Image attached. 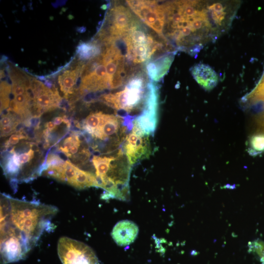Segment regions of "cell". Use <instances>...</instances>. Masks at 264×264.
Returning <instances> with one entry per match:
<instances>
[{
    "instance_id": "cell-1",
    "label": "cell",
    "mask_w": 264,
    "mask_h": 264,
    "mask_svg": "<svg viewBox=\"0 0 264 264\" xmlns=\"http://www.w3.org/2000/svg\"><path fill=\"white\" fill-rule=\"evenodd\" d=\"M0 264L24 259L45 231L55 226L57 207L1 194Z\"/></svg>"
},
{
    "instance_id": "cell-2",
    "label": "cell",
    "mask_w": 264,
    "mask_h": 264,
    "mask_svg": "<svg viewBox=\"0 0 264 264\" xmlns=\"http://www.w3.org/2000/svg\"><path fill=\"white\" fill-rule=\"evenodd\" d=\"M231 22L230 12L222 1H174L166 13L165 37L177 49L194 55L226 32Z\"/></svg>"
},
{
    "instance_id": "cell-3",
    "label": "cell",
    "mask_w": 264,
    "mask_h": 264,
    "mask_svg": "<svg viewBox=\"0 0 264 264\" xmlns=\"http://www.w3.org/2000/svg\"><path fill=\"white\" fill-rule=\"evenodd\" d=\"M146 76L142 71L132 74L124 89L115 93L104 94L101 97V100L117 110L132 112L145 103L147 93L145 94V91L149 83Z\"/></svg>"
},
{
    "instance_id": "cell-4",
    "label": "cell",
    "mask_w": 264,
    "mask_h": 264,
    "mask_svg": "<svg viewBox=\"0 0 264 264\" xmlns=\"http://www.w3.org/2000/svg\"><path fill=\"white\" fill-rule=\"evenodd\" d=\"M57 252L62 264H99L98 258L90 246L69 237L59 239Z\"/></svg>"
},
{
    "instance_id": "cell-5",
    "label": "cell",
    "mask_w": 264,
    "mask_h": 264,
    "mask_svg": "<svg viewBox=\"0 0 264 264\" xmlns=\"http://www.w3.org/2000/svg\"><path fill=\"white\" fill-rule=\"evenodd\" d=\"M132 11L163 39L166 15L165 2L152 0H128Z\"/></svg>"
},
{
    "instance_id": "cell-6",
    "label": "cell",
    "mask_w": 264,
    "mask_h": 264,
    "mask_svg": "<svg viewBox=\"0 0 264 264\" xmlns=\"http://www.w3.org/2000/svg\"><path fill=\"white\" fill-rule=\"evenodd\" d=\"M143 112L135 120L142 132L149 135L154 132L157 123L158 95L155 85L149 82Z\"/></svg>"
},
{
    "instance_id": "cell-7",
    "label": "cell",
    "mask_w": 264,
    "mask_h": 264,
    "mask_svg": "<svg viewBox=\"0 0 264 264\" xmlns=\"http://www.w3.org/2000/svg\"><path fill=\"white\" fill-rule=\"evenodd\" d=\"M107 18L110 36L104 38L123 37L137 22L130 10L122 5H115L112 7Z\"/></svg>"
},
{
    "instance_id": "cell-8",
    "label": "cell",
    "mask_w": 264,
    "mask_h": 264,
    "mask_svg": "<svg viewBox=\"0 0 264 264\" xmlns=\"http://www.w3.org/2000/svg\"><path fill=\"white\" fill-rule=\"evenodd\" d=\"M32 87L35 96V110L40 115L58 107L61 98L56 90L47 88L43 83L35 79Z\"/></svg>"
},
{
    "instance_id": "cell-9",
    "label": "cell",
    "mask_w": 264,
    "mask_h": 264,
    "mask_svg": "<svg viewBox=\"0 0 264 264\" xmlns=\"http://www.w3.org/2000/svg\"><path fill=\"white\" fill-rule=\"evenodd\" d=\"M138 232V227L134 222L129 220H122L115 225L111 236L117 245L127 246L134 241Z\"/></svg>"
},
{
    "instance_id": "cell-10",
    "label": "cell",
    "mask_w": 264,
    "mask_h": 264,
    "mask_svg": "<svg viewBox=\"0 0 264 264\" xmlns=\"http://www.w3.org/2000/svg\"><path fill=\"white\" fill-rule=\"evenodd\" d=\"M174 55V52H168L154 60L147 61L146 68L148 76L153 81H159L168 72Z\"/></svg>"
},
{
    "instance_id": "cell-11",
    "label": "cell",
    "mask_w": 264,
    "mask_h": 264,
    "mask_svg": "<svg viewBox=\"0 0 264 264\" xmlns=\"http://www.w3.org/2000/svg\"><path fill=\"white\" fill-rule=\"evenodd\" d=\"M191 73L197 82L206 90L212 89L218 83L217 73L207 65L199 64L194 66Z\"/></svg>"
},
{
    "instance_id": "cell-12",
    "label": "cell",
    "mask_w": 264,
    "mask_h": 264,
    "mask_svg": "<svg viewBox=\"0 0 264 264\" xmlns=\"http://www.w3.org/2000/svg\"><path fill=\"white\" fill-rule=\"evenodd\" d=\"M84 65H79L75 68H70L62 72L59 76L58 82L61 91L66 98L76 91V84Z\"/></svg>"
},
{
    "instance_id": "cell-13",
    "label": "cell",
    "mask_w": 264,
    "mask_h": 264,
    "mask_svg": "<svg viewBox=\"0 0 264 264\" xmlns=\"http://www.w3.org/2000/svg\"><path fill=\"white\" fill-rule=\"evenodd\" d=\"M121 122V119L119 116L103 113L99 128L93 137L101 140L107 139L118 131Z\"/></svg>"
},
{
    "instance_id": "cell-14",
    "label": "cell",
    "mask_w": 264,
    "mask_h": 264,
    "mask_svg": "<svg viewBox=\"0 0 264 264\" xmlns=\"http://www.w3.org/2000/svg\"><path fill=\"white\" fill-rule=\"evenodd\" d=\"M115 159L114 157H100L95 155L93 156L92 162L95 169V175L96 179L102 180L105 177H108L107 175L110 169L111 162Z\"/></svg>"
},
{
    "instance_id": "cell-15",
    "label": "cell",
    "mask_w": 264,
    "mask_h": 264,
    "mask_svg": "<svg viewBox=\"0 0 264 264\" xmlns=\"http://www.w3.org/2000/svg\"><path fill=\"white\" fill-rule=\"evenodd\" d=\"M102 51L100 45L96 41L83 43L78 46L77 53L82 60H90L100 55Z\"/></svg>"
},
{
    "instance_id": "cell-16",
    "label": "cell",
    "mask_w": 264,
    "mask_h": 264,
    "mask_svg": "<svg viewBox=\"0 0 264 264\" xmlns=\"http://www.w3.org/2000/svg\"><path fill=\"white\" fill-rule=\"evenodd\" d=\"M103 114L101 111L90 113L84 120L85 131L92 136L99 128Z\"/></svg>"
},
{
    "instance_id": "cell-17",
    "label": "cell",
    "mask_w": 264,
    "mask_h": 264,
    "mask_svg": "<svg viewBox=\"0 0 264 264\" xmlns=\"http://www.w3.org/2000/svg\"><path fill=\"white\" fill-rule=\"evenodd\" d=\"M250 151L251 154H256L264 151V134L257 133L250 139Z\"/></svg>"
},
{
    "instance_id": "cell-18",
    "label": "cell",
    "mask_w": 264,
    "mask_h": 264,
    "mask_svg": "<svg viewBox=\"0 0 264 264\" xmlns=\"http://www.w3.org/2000/svg\"><path fill=\"white\" fill-rule=\"evenodd\" d=\"M249 250L258 255L262 264H264V242L259 240L250 242Z\"/></svg>"
},
{
    "instance_id": "cell-19",
    "label": "cell",
    "mask_w": 264,
    "mask_h": 264,
    "mask_svg": "<svg viewBox=\"0 0 264 264\" xmlns=\"http://www.w3.org/2000/svg\"><path fill=\"white\" fill-rule=\"evenodd\" d=\"M65 161L59 155L55 154H49L46 158L45 164L47 167L62 165Z\"/></svg>"
},
{
    "instance_id": "cell-20",
    "label": "cell",
    "mask_w": 264,
    "mask_h": 264,
    "mask_svg": "<svg viewBox=\"0 0 264 264\" xmlns=\"http://www.w3.org/2000/svg\"><path fill=\"white\" fill-rule=\"evenodd\" d=\"M34 156V151L32 149H30L28 152L19 155V159L20 163L21 165V174L19 179V183L20 182L22 170V165L29 162L31 159L33 158Z\"/></svg>"
},
{
    "instance_id": "cell-21",
    "label": "cell",
    "mask_w": 264,
    "mask_h": 264,
    "mask_svg": "<svg viewBox=\"0 0 264 264\" xmlns=\"http://www.w3.org/2000/svg\"><path fill=\"white\" fill-rule=\"evenodd\" d=\"M20 122H17L14 123L0 127L1 136H8L16 132V129L17 126L20 124Z\"/></svg>"
},
{
    "instance_id": "cell-22",
    "label": "cell",
    "mask_w": 264,
    "mask_h": 264,
    "mask_svg": "<svg viewBox=\"0 0 264 264\" xmlns=\"http://www.w3.org/2000/svg\"><path fill=\"white\" fill-rule=\"evenodd\" d=\"M81 142H77L74 144L69 149V154L71 157L72 155L75 154L78 151L79 147L80 146Z\"/></svg>"
},
{
    "instance_id": "cell-23",
    "label": "cell",
    "mask_w": 264,
    "mask_h": 264,
    "mask_svg": "<svg viewBox=\"0 0 264 264\" xmlns=\"http://www.w3.org/2000/svg\"><path fill=\"white\" fill-rule=\"evenodd\" d=\"M45 127L49 132H51L56 129V125L53 121H49L45 124Z\"/></svg>"
},
{
    "instance_id": "cell-24",
    "label": "cell",
    "mask_w": 264,
    "mask_h": 264,
    "mask_svg": "<svg viewBox=\"0 0 264 264\" xmlns=\"http://www.w3.org/2000/svg\"><path fill=\"white\" fill-rule=\"evenodd\" d=\"M64 121V116H57L55 117L53 119V122L54 124L57 126L60 125L62 122Z\"/></svg>"
},
{
    "instance_id": "cell-25",
    "label": "cell",
    "mask_w": 264,
    "mask_h": 264,
    "mask_svg": "<svg viewBox=\"0 0 264 264\" xmlns=\"http://www.w3.org/2000/svg\"><path fill=\"white\" fill-rule=\"evenodd\" d=\"M259 83L262 88L264 89V71L259 81Z\"/></svg>"
}]
</instances>
